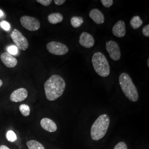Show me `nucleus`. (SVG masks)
I'll use <instances>...</instances> for the list:
<instances>
[{"label":"nucleus","mask_w":149,"mask_h":149,"mask_svg":"<svg viewBox=\"0 0 149 149\" xmlns=\"http://www.w3.org/2000/svg\"><path fill=\"white\" fill-rule=\"evenodd\" d=\"M66 82L62 77L58 74L52 75L44 84V91L47 98L54 101L63 94Z\"/></svg>","instance_id":"f257e3e1"},{"label":"nucleus","mask_w":149,"mask_h":149,"mask_svg":"<svg viewBox=\"0 0 149 149\" xmlns=\"http://www.w3.org/2000/svg\"><path fill=\"white\" fill-rule=\"evenodd\" d=\"M110 124V119L106 114H102L92 125L91 136L93 140L98 141L103 138L106 134Z\"/></svg>","instance_id":"f03ea898"},{"label":"nucleus","mask_w":149,"mask_h":149,"mask_svg":"<svg viewBox=\"0 0 149 149\" xmlns=\"http://www.w3.org/2000/svg\"><path fill=\"white\" fill-rule=\"evenodd\" d=\"M119 82L124 95L132 102L137 101L139 99L138 90L129 75L125 72L122 73L119 76Z\"/></svg>","instance_id":"7ed1b4c3"},{"label":"nucleus","mask_w":149,"mask_h":149,"mask_svg":"<svg viewBox=\"0 0 149 149\" xmlns=\"http://www.w3.org/2000/svg\"><path fill=\"white\" fill-rule=\"evenodd\" d=\"M94 70L99 76L106 77L110 74V66L106 57L101 52H96L92 58Z\"/></svg>","instance_id":"20e7f679"},{"label":"nucleus","mask_w":149,"mask_h":149,"mask_svg":"<svg viewBox=\"0 0 149 149\" xmlns=\"http://www.w3.org/2000/svg\"><path fill=\"white\" fill-rule=\"evenodd\" d=\"M11 37L15 44V45L18 49L24 51L28 48L29 44L27 38L18 29H15L13 30V31L11 33Z\"/></svg>","instance_id":"39448f33"},{"label":"nucleus","mask_w":149,"mask_h":149,"mask_svg":"<svg viewBox=\"0 0 149 149\" xmlns=\"http://www.w3.org/2000/svg\"><path fill=\"white\" fill-rule=\"evenodd\" d=\"M48 52L55 55H64L69 52V48L63 43L58 42H51L47 44Z\"/></svg>","instance_id":"423d86ee"},{"label":"nucleus","mask_w":149,"mask_h":149,"mask_svg":"<svg viewBox=\"0 0 149 149\" xmlns=\"http://www.w3.org/2000/svg\"><path fill=\"white\" fill-rule=\"evenodd\" d=\"M20 22L22 26L29 31H36L40 27V23L37 19L31 16H22Z\"/></svg>","instance_id":"0eeeda50"},{"label":"nucleus","mask_w":149,"mask_h":149,"mask_svg":"<svg viewBox=\"0 0 149 149\" xmlns=\"http://www.w3.org/2000/svg\"><path fill=\"white\" fill-rule=\"evenodd\" d=\"M107 51L114 61H118L121 57V52L119 45L113 40L107 42L106 44Z\"/></svg>","instance_id":"6e6552de"},{"label":"nucleus","mask_w":149,"mask_h":149,"mask_svg":"<svg viewBox=\"0 0 149 149\" xmlns=\"http://www.w3.org/2000/svg\"><path fill=\"white\" fill-rule=\"evenodd\" d=\"M28 91L24 88H19L14 91L10 96V100L13 102H21L24 101L28 97Z\"/></svg>","instance_id":"1a4fd4ad"},{"label":"nucleus","mask_w":149,"mask_h":149,"mask_svg":"<svg viewBox=\"0 0 149 149\" xmlns=\"http://www.w3.org/2000/svg\"><path fill=\"white\" fill-rule=\"evenodd\" d=\"M79 43L85 48H91L95 44V39L90 34L87 32H82L80 35Z\"/></svg>","instance_id":"9d476101"},{"label":"nucleus","mask_w":149,"mask_h":149,"mask_svg":"<svg viewBox=\"0 0 149 149\" xmlns=\"http://www.w3.org/2000/svg\"><path fill=\"white\" fill-rule=\"evenodd\" d=\"M112 33L116 37H124L126 34L125 24L124 22L121 20L118 21L112 28Z\"/></svg>","instance_id":"9b49d317"},{"label":"nucleus","mask_w":149,"mask_h":149,"mask_svg":"<svg viewBox=\"0 0 149 149\" xmlns=\"http://www.w3.org/2000/svg\"><path fill=\"white\" fill-rule=\"evenodd\" d=\"M0 58L3 64L8 68H15L18 63V61L16 58L7 52L2 54Z\"/></svg>","instance_id":"f8f14e48"},{"label":"nucleus","mask_w":149,"mask_h":149,"mask_svg":"<svg viewBox=\"0 0 149 149\" xmlns=\"http://www.w3.org/2000/svg\"><path fill=\"white\" fill-rule=\"evenodd\" d=\"M40 125L42 128L48 132L53 133L57 130V125L53 120L44 118L40 121Z\"/></svg>","instance_id":"ddd939ff"},{"label":"nucleus","mask_w":149,"mask_h":149,"mask_svg":"<svg viewBox=\"0 0 149 149\" xmlns=\"http://www.w3.org/2000/svg\"><path fill=\"white\" fill-rule=\"evenodd\" d=\"M91 18L97 24H101L104 22V16L99 10L95 8L92 10L89 13Z\"/></svg>","instance_id":"4468645a"},{"label":"nucleus","mask_w":149,"mask_h":149,"mask_svg":"<svg viewBox=\"0 0 149 149\" xmlns=\"http://www.w3.org/2000/svg\"><path fill=\"white\" fill-rule=\"evenodd\" d=\"M63 16L60 13H53L48 17V22L52 24L59 23L63 21Z\"/></svg>","instance_id":"2eb2a0df"},{"label":"nucleus","mask_w":149,"mask_h":149,"mask_svg":"<svg viewBox=\"0 0 149 149\" xmlns=\"http://www.w3.org/2000/svg\"><path fill=\"white\" fill-rule=\"evenodd\" d=\"M143 22L138 16H134L130 22L131 27L134 29H138L143 25Z\"/></svg>","instance_id":"dca6fc26"},{"label":"nucleus","mask_w":149,"mask_h":149,"mask_svg":"<svg viewBox=\"0 0 149 149\" xmlns=\"http://www.w3.org/2000/svg\"><path fill=\"white\" fill-rule=\"evenodd\" d=\"M27 146L29 149H45L42 144L34 140L27 141Z\"/></svg>","instance_id":"f3484780"},{"label":"nucleus","mask_w":149,"mask_h":149,"mask_svg":"<svg viewBox=\"0 0 149 149\" xmlns=\"http://www.w3.org/2000/svg\"><path fill=\"white\" fill-rule=\"evenodd\" d=\"M71 24L74 28L80 27L84 23V19L81 17L74 16L71 18L70 20Z\"/></svg>","instance_id":"a211bd4d"},{"label":"nucleus","mask_w":149,"mask_h":149,"mask_svg":"<svg viewBox=\"0 0 149 149\" xmlns=\"http://www.w3.org/2000/svg\"><path fill=\"white\" fill-rule=\"evenodd\" d=\"M19 111L22 114L24 117H28L29 116L31 113V109L26 104H22L20 105L19 107Z\"/></svg>","instance_id":"6ab92c4d"},{"label":"nucleus","mask_w":149,"mask_h":149,"mask_svg":"<svg viewBox=\"0 0 149 149\" xmlns=\"http://www.w3.org/2000/svg\"><path fill=\"white\" fill-rule=\"evenodd\" d=\"M6 138L8 141L11 143H14L17 140V136L16 134L12 130L7 131L6 134Z\"/></svg>","instance_id":"aec40b11"},{"label":"nucleus","mask_w":149,"mask_h":149,"mask_svg":"<svg viewBox=\"0 0 149 149\" xmlns=\"http://www.w3.org/2000/svg\"><path fill=\"white\" fill-rule=\"evenodd\" d=\"M7 53L11 55H16L18 54V48L16 45H11L7 48Z\"/></svg>","instance_id":"412c9836"},{"label":"nucleus","mask_w":149,"mask_h":149,"mask_svg":"<svg viewBox=\"0 0 149 149\" xmlns=\"http://www.w3.org/2000/svg\"><path fill=\"white\" fill-rule=\"evenodd\" d=\"M0 26L1 28L4 29L6 31H9L10 30L11 26H10V24L5 21H3L0 23Z\"/></svg>","instance_id":"4be33fe9"},{"label":"nucleus","mask_w":149,"mask_h":149,"mask_svg":"<svg viewBox=\"0 0 149 149\" xmlns=\"http://www.w3.org/2000/svg\"><path fill=\"white\" fill-rule=\"evenodd\" d=\"M101 2L102 5L107 8H109L110 7H111L114 2L113 0H101Z\"/></svg>","instance_id":"5701e85b"},{"label":"nucleus","mask_w":149,"mask_h":149,"mask_svg":"<svg viewBox=\"0 0 149 149\" xmlns=\"http://www.w3.org/2000/svg\"><path fill=\"white\" fill-rule=\"evenodd\" d=\"M113 149H128L127 144L124 142H119L114 146Z\"/></svg>","instance_id":"b1692460"},{"label":"nucleus","mask_w":149,"mask_h":149,"mask_svg":"<svg viewBox=\"0 0 149 149\" xmlns=\"http://www.w3.org/2000/svg\"><path fill=\"white\" fill-rule=\"evenodd\" d=\"M37 2L44 6H48L52 3V0H37Z\"/></svg>","instance_id":"393cba45"},{"label":"nucleus","mask_w":149,"mask_h":149,"mask_svg":"<svg viewBox=\"0 0 149 149\" xmlns=\"http://www.w3.org/2000/svg\"><path fill=\"white\" fill-rule=\"evenodd\" d=\"M143 34L144 36L146 37H149V25H146L144 26V28H143Z\"/></svg>","instance_id":"a878e982"},{"label":"nucleus","mask_w":149,"mask_h":149,"mask_svg":"<svg viewBox=\"0 0 149 149\" xmlns=\"http://www.w3.org/2000/svg\"><path fill=\"white\" fill-rule=\"evenodd\" d=\"M66 2L65 0H54V3L56 5L61 6L63 5Z\"/></svg>","instance_id":"bb28decb"},{"label":"nucleus","mask_w":149,"mask_h":149,"mask_svg":"<svg viewBox=\"0 0 149 149\" xmlns=\"http://www.w3.org/2000/svg\"><path fill=\"white\" fill-rule=\"evenodd\" d=\"M0 149H10L8 146L4 145H2L0 146Z\"/></svg>","instance_id":"cd10ccee"},{"label":"nucleus","mask_w":149,"mask_h":149,"mask_svg":"<svg viewBox=\"0 0 149 149\" xmlns=\"http://www.w3.org/2000/svg\"><path fill=\"white\" fill-rule=\"evenodd\" d=\"M4 15V13H3V12H2V11H1V10H0V17H3Z\"/></svg>","instance_id":"c85d7f7f"},{"label":"nucleus","mask_w":149,"mask_h":149,"mask_svg":"<svg viewBox=\"0 0 149 149\" xmlns=\"http://www.w3.org/2000/svg\"><path fill=\"white\" fill-rule=\"evenodd\" d=\"M3 85V82L1 80H0V87Z\"/></svg>","instance_id":"c756f323"},{"label":"nucleus","mask_w":149,"mask_h":149,"mask_svg":"<svg viewBox=\"0 0 149 149\" xmlns=\"http://www.w3.org/2000/svg\"><path fill=\"white\" fill-rule=\"evenodd\" d=\"M148 66L149 67V59H148Z\"/></svg>","instance_id":"7c9ffc66"}]
</instances>
